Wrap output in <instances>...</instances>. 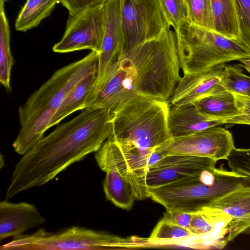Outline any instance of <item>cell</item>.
<instances>
[{
	"instance_id": "4fadbf2b",
	"label": "cell",
	"mask_w": 250,
	"mask_h": 250,
	"mask_svg": "<svg viewBox=\"0 0 250 250\" xmlns=\"http://www.w3.org/2000/svg\"><path fill=\"white\" fill-rule=\"evenodd\" d=\"M225 66L222 63L202 72L183 74L168 101L170 106L192 105L205 97L226 90L222 85Z\"/></svg>"
},
{
	"instance_id": "603a6c76",
	"label": "cell",
	"mask_w": 250,
	"mask_h": 250,
	"mask_svg": "<svg viewBox=\"0 0 250 250\" xmlns=\"http://www.w3.org/2000/svg\"><path fill=\"white\" fill-rule=\"evenodd\" d=\"M7 0H0V82L11 91L10 77L14 60L10 47V31L5 10Z\"/></svg>"
},
{
	"instance_id": "277c9868",
	"label": "cell",
	"mask_w": 250,
	"mask_h": 250,
	"mask_svg": "<svg viewBox=\"0 0 250 250\" xmlns=\"http://www.w3.org/2000/svg\"><path fill=\"white\" fill-rule=\"evenodd\" d=\"M167 101L137 94L112 111L107 139L151 153L171 138Z\"/></svg>"
},
{
	"instance_id": "ffe728a7",
	"label": "cell",
	"mask_w": 250,
	"mask_h": 250,
	"mask_svg": "<svg viewBox=\"0 0 250 250\" xmlns=\"http://www.w3.org/2000/svg\"><path fill=\"white\" fill-rule=\"evenodd\" d=\"M193 105L203 114L222 121L240 112L233 94L227 90L205 97Z\"/></svg>"
},
{
	"instance_id": "44dd1931",
	"label": "cell",
	"mask_w": 250,
	"mask_h": 250,
	"mask_svg": "<svg viewBox=\"0 0 250 250\" xmlns=\"http://www.w3.org/2000/svg\"><path fill=\"white\" fill-rule=\"evenodd\" d=\"M214 31L231 39H239L234 0H211Z\"/></svg>"
},
{
	"instance_id": "e0dca14e",
	"label": "cell",
	"mask_w": 250,
	"mask_h": 250,
	"mask_svg": "<svg viewBox=\"0 0 250 250\" xmlns=\"http://www.w3.org/2000/svg\"><path fill=\"white\" fill-rule=\"evenodd\" d=\"M222 124V120L203 114L193 105L169 107L168 126L171 138L188 136Z\"/></svg>"
},
{
	"instance_id": "4dcf8cb0",
	"label": "cell",
	"mask_w": 250,
	"mask_h": 250,
	"mask_svg": "<svg viewBox=\"0 0 250 250\" xmlns=\"http://www.w3.org/2000/svg\"><path fill=\"white\" fill-rule=\"evenodd\" d=\"M191 216L192 213L166 210L163 218L189 230Z\"/></svg>"
},
{
	"instance_id": "e575fe53",
	"label": "cell",
	"mask_w": 250,
	"mask_h": 250,
	"mask_svg": "<svg viewBox=\"0 0 250 250\" xmlns=\"http://www.w3.org/2000/svg\"><path fill=\"white\" fill-rule=\"evenodd\" d=\"M243 233L250 234V225L248 227L243 231Z\"/></svg>"
},
{
	"instance_id": "ac0fdd59",
	"label": "cell",
	"mask_w": 250,
	"mask_h": 250,
	"mask_svg": "<svg viewBox=\"0 0 250 250\" xmlns=\"http://www.w3.org/2000/svg\"><path fill=\"white\" fill-rule=\"evenodd\" d=\"M97 74V71L87 75L70 91L51 119L48 128L72 113L86 108L89 97L96 86Z\"/></svg>"
},
{
	"instance_id": "9a60e30c",
	"label": "cell",
	"mask_w": 250,
	"mask_h": 250,
	"mask_svg": "<svg viewBox=\"0 0 250 250\" xmlns=\"http://www.w3.org/2000/svg\"><path fill=\"white\" fill-rule=\"evenodd\" d=\"M45 222L37 208L30 203H11L7 199L0 202V242L8 237L22 235Z\"/></svg>"
},
{
	"instance_id": "8992f818",
	"label": "cell",
	"mask_w": 250,
	"mask_h": 250,
	"mask_svg": "<svg viewBox=\"0 0 250 250\" xmlns=\"http://www.w3.org/2000/svg\"><path fill=\"white\" fill-rule=\"evenodd\" d=\"M176 34L183 74L202 72L220 64L250 57V51L239 40L189 22Z\"/></svg>"
},
{
	"instance_id": "f546056e",
	"label": "cell",
	"mask_w": 250,
	"mask_h": 250,
	"mask_svg": "<svg viewBox=\"0 0 250 250\" xmlns=\"http://www.w3.org/2000/svg\"><path fill=\"white\" fill-rule=\"evenodd\" d=\"M107 0H58L69 11V15L77 14L93 6L104 3Z\"/></svg>"
},
{
	"instance_id": "30bf717a",
	"label": "cell",
	"mask_w": 250,
	"mask_h": 250,
	"mask_svg": "<svg viewBox=\"0 0 250 250\" xmlns=\"http://www.w3.org/2000/svg\"><path fill=\"white\" fill-rule=\"evenodd\" d=\"M235 148L231 133L219 125L186 136L171 138L155 151L162 156L188 155L226 160Z\"/></svg>"
},
{
	"instance_id": "ba28073f",
	"label": "cell",
	"mask_w": 250,
	"mask_h": 250,
	"mask_svg": "<svg viewBox=\"0 0 250 250\" xmlns=\"http://www.w3.org/2000/svg\"><path fill=\"white\" fill-rule=\"evenodd\" d=\"M123 56L171 27L159 0H120Z\"/></svg>"
},
{
	"instance_id": "7c38bea8",
	"label": "cell",
	"mask_w": 250,
	"mask_h": 250,
	"mask_svg": "<svg viewBox=\"0 0 250 250\" xmlns=\"http://www.w3.org/2000/svg\"><path fill=\"white\" fill-rule=\"evenodd\" d=\"M216 162L205 157L167 155L146 168L144 184L147 190L160 187L215 167Z\"/></svg>"
},
{
	"instance_id": "d4e9b609",
	"label": "cell",
	"mask_w": 250,
	"mask_h": 250,
	"mask_svg": "<svg viewBox=\"0 0 250 250\" xmlns=\"http://www.w3.org/2000/svg\"><path fill=\"white\" fill-rule=\"evenodd\" d=\"M188 22L214 31L211 0H184Z\"/></svg>"
},
{
	"instance_id": "9c48e42d",
	"label": "cell",
	"mask_w": 250,
	"mask_h": 250,
	"mask_svg": "<svg viewBox=\"0 0 250 250\" xmlns=\"http://www.w3.org/2000/svg\"><path fill=\"white\" fill-rule=\"evenodd\" d=\"M163 157L156 151L146 153L108 139L95 154V159L101 170L104 172L108 169H116L131 183L138 200L148 197L144 180L146 168Z\"/></svg>"
},
{
	"instance_id": "5b68a950",
	"label": "cell",
	"mask_w": 250,
	"mask_h": 250,
	"mask_svg": "<svg viewBox=\"0 0 250 250\" xmlns=\"http://www.w3.org/2000/svg\"><path fill=\"white\" fill-rule=\"evenodd\" d=\"M250 186V177L229 171L223 165L160 187L148 188V197L167 211L199 212L229 192Z\"/></svg>"
},
{
	"instance_id": "7a4b0ae2",
	"label": "cell",
	"mask_w": 250,
	"mask_h": 250,
	"mask_svg": "<svg viewBox=\"0 0 250 250\" xmlns=\"http://www.w3.org/2000/svg\"><path fill=\"white\" fill-rule=\"evenodd\" d=\"M180 69L177 35L170 27L118 60L89 107L112 112L137 94L167 101L181 79Z\"/></svg>"
},
{
	"instance_id": "f1b7e54d",
	"label": "cell",
	"mask_w": 250,
	"mask_h": 250,
	"mask_svg": "<svg viewBox=\"0 0 250 250\" xmlns=\"http://www.w3.org/2000/svg\"><path fill=\"white\" fill-rule=\"evenodd\" d=\"M226 160L231 171L250 177V148L235 147Z\"/></svg>"
},
{
	"instance_id": "d6a6232c",
	"label": "cell",
	"mask_w": 250,
	"mask_h": 250,
	"mask_svg": "<svg viewBox=\"0 0 250 250\" xmlns=\"http://www.w3.org/2000/svg\"><path fill=\"white\" fill-rule=\"evenodd\" d=\"M234 95L236 105L240 110L250 111V97L236 93Z\"/></svg>"
},
{
	"instance_id": "8fae6325",
	"label": "cell",
	"mask_w": 250,
	"mask_h": 250,
	"mask_svg": "<svg viewBox=\"0 0 250 250\" xmlns=\"http://www.w3.org/2000/svg\"><path fill=\"white\" fill-rule=\"evenodd\" d=\"M105 24L104 3L90 7L82 12L69 15L61 40L52 50L65 53L90 49L101 50Z\"/></svg>"
},
{
	"instance_id": "4316f807",
	"label": "cell",
	"mask_w": 250,
	"mask_h": 250,
	"mask_svg": "<svg viewBox=\"0 0 250 250\" xmlns=\"http://www.w3.org/2000/svg\"><path fill=\"white\" fill-rule=\"evenodd\" d=\"M170 25L175 32L188 22L184 0H159Z\"/></svg>"
},
{
	"instance_id": "6da1fadb",
	"label": "cell",
	"mask_w": 250,
	"mask_h": 250,
	"mask_svg": "<svg viewBox=\"0 0 250 250\" xmlns=\"http://www.w3.org/2000/svg\"><path fill=\"white\" fill-rule=\"evenodd\" d=\"M111 115L108 108H86L41 138L16 165L5 199L46 184L69 166L96 152L108 137Z\"/></svg>"
},
{
	"instance_id": "836d02e7",
	"label": "cell",
	"mask_w": 250,
	"mask_h": 250,
	"mask_svg": "<svg viewBox=\"0 0 250 250\" xmlns=\"http://www.w3.org/2000/svg\"><path fill=\"white\" fill-rule=\"evenodd\" d=\"M239 61L241 62V64H240L239 66L245 68L250 73V57L242 58Z\"/></svg>"
},
{
	"instance_id": "3957f363",
	"label": "cell",
	"mask_w": 250,
	"mask_h": 250,
	"mask_svg": "<svg viewBox=\"0 0 250 250\" xmlns=\"http://www.w3.org/2000/svg\"><path fill=\"white\" fill-rule=\"evenodd\" d=\"M98 53L91 51L83 59L55 71L18 109L21 127L13 143L23 155L48 129L49 123L70 91L82 79L97 71Z\"/></svg>"
},
{
	"instance_id": "52a82bcc",
	"label": "cell",
	"mask_w": 250,
	"mask_h": 250,
	"mask_svg": "<svg viewBox=\"0 0 250 250\" xmlns=\"http://www.w3.org/2000/svg\"><path fill=\"white\" fill-rule=\"evenodd\" d=\"M0 246L1 250L132 249L148 246L146 239L124 238L101 231L72 227L52 233L41 229L31 234H22Z\"/></svg>"
},
{
	"instance_id": "7402d4cb",
	"label": "cell",
	"mask_w": 250,
	"mask_h": 250,
	"mask_svg": "<svg viewBox=\"0 0 250 250\" xmlns=\"http://www.w3.org/2000/svg\"><path fill=\"white\" fill-rule=\"evenodd\" d=\"M57 3L58 0H27L16 20L15 29L25 32L37 26L51 15Z\"/></svg>"
},
{
	"instance_id": "2e32d148",
	"label": "cell",
	"mask_w": 250,
	"mask_h": 250,
	"mask_svg": "<svg viewBox=\"0 0 250 250\" xmlns=\"http://www.w3.org/2000/svg\"><path fill=\"white\" fill-rule=\"evenodd\" d=\"M207 208L215 209L230 217L226 240H233L250 225V186L229 192Z\"/></svg>"
},
{
	"instance_id": "83f0119b",
	"label": "cell",
	"mask_w": 250,
	"mask_h": 250,
	"mask_svg": "<svg viewBox=\"0 0 250 250\" xmlns=\"http://www.w3.org/2000/svg\"><path fill=\"white\" fill-rule=\"evenodd\" d=\"M238 40L250 51V0H234Z\"/></svg>"
},
{
	"instance_id": "484cf974",
	"label": "cell",
	"mask_w": 250,
	"mask_h": 250,
	"mask_svg": "<svg viewBox=\"0 0 250 250\" xmlns=\"http://www.w3.org/2000/svg\"><path fill=\"white\" fill-rule=\"evenodd\" d=\"M222 85L232 93L250 97V77L243 73L238 67L225 66Z\"/></svg>"
},
{
	"instance_id": "d6986e66",
	"label": "cell",
	"mask_w": 250,
	"mask_h": 250,
	"mask_svg": "<svg viewBox=\"0 0 250 250\" xmlns=\"http://www.w3.org/2000/svg\"><path fill=\"white\" fill-rule=\"evenodd\" d=\"M104 172L103 188L107 199L122 209H131L137 199L131 183L116 169H108Z\"/></svg>"
},
{
	"instance_id": "5bb4252c",
	"label": "cell",
	"mask_w": 250,
	"mask_h": 250,
	"mask_svg": "<svg viewBox=\"0 0 250 250\" xmlns=\"http://www.w3.org/2000/svg\"><path fill=\"white\" fill-rule=\"evenodd\" d=\"M104 8L105 24L101 48L98 53L97 89L103 86L114 64L123 56L120 0H107Z\"/></svg>"
},
{
	"instance_id": "1f68e13d",
	"label": "cell",
	"mask_w": 250,
	"mask_h": 250,
	"mask_svg": "<svg viewBox=\"0 0 250 250\" xmlns=\"http://www.w3.org/2000/svg\"><path fill=\"white\" fill-rule=\"evenodd\" d=\"M240 111V113L236 116L224 120V124L250 125V111Z\"/></svg>"
},
{
	"instance_id": "cb8c5ba5",
	"label": "cell",
	"mask_w": 250,
	"mask_h": 250,
	"mask_svg": "<svg viewBox=\"0 0 250 250\" xmlns=\"http://www.w3.org/2000/svg\"><path fill=\"white\" fill-rule=\"evenodd\" d=\"M195 236L190 230L163 218L156 225L147 239L151 245L175 244Z\"/></svg>"
}]
</instances>
